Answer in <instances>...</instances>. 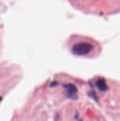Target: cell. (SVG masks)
<instances>
[{"mask_svg": "<svg viewBox=\"0 0 120 121\" xmlns=\"http://www.w3.org/2000/svg\"><path fill=\"white\" fill-rule=\"evenodd\" d=\"M69 51L74 55L94 58L98 57L101 51V45L95 40L79 35H73L66 41Z\"/></svg>", "mask_w": 120, "mask_h": 121, "instance_id": "1", "label": "cell"}, {"mask_svg": "<svg viewBox=\"0 0 120 121\" xmlns=\"http://www.w3.org/2000/svg\"><path fill=\"white\" fill-rule=\"evenodd\" d=\"M71 1L75 7H77L79 9H81L84 6L92 2V4L88 6L84 11V12L86 13L91 12L95 14L103 15L112 14L113 13H117L120 11L118 8L112 4H109V1L120 2V0H71Z\"/></svg>", "mask_w": 120, "mask_h": 121, "instance_id": "2", "label": "cell"}]
</instances>
